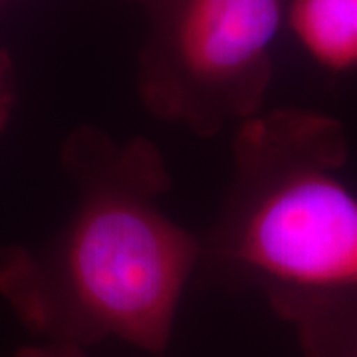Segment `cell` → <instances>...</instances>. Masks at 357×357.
<instances>
[{
	"label": "cell",
	"instance_id": "obj_3",
	"mask_svg": "<svg viewBox=\"0 0 357 357\" xmlns=\"http://www.w3.org/2000/svg\"><path fill=\"white\" fill-rule=\"evenodd\" d=\"M147 34L137 66L141 102L161 119L213 133L262 114L282 0H139Z\"/></svg>",
	"mask_w": 357,
	"mask_h": 357
},
{
	"label": "cell",
	"instance_id": "obj_2",
	"mask_svg": "<svg viewBox=\"0 0 357 357\" xmlns=\"http://www.w3.org/2000/svg\"><path fill=\"white\" fill-rule=\"evenodd\" d=\"M345 159L344 128L328 115L280 109L248 119L213 238V252L298 328L310 357H324L357 314V192Z\"/></svg>",
	"mask_w": 357,
	"mask_h": 357
},
{
	"label": "cell",
	"instance_id": "obj_6",
	"mask_svg": "<svg viewBox=\"0 0 357 357\" xmlns=\"http://www.w3.org/2000/svg\"><path fill=\"white\" fill-rule=\"evenodd\" d=\"M14 100V77L10 60L4 52H0V128L10 114Z\"/></svg>",
	"mask_w": 357,
	"mask_h": 357
},
{
	"label": "cell",
	"instance_id": "obj_5",
	"mask_svg": "<svg viewBox=\"0 0 357 357\" xmlns=\"http://www.w3.org/2000/svg\"><path fill=\"white\" fill-rule=\"evenodd\" d=\"M14 357H86V351L84 347L77 345L44 342V344L22 347L20 351L14 354Z\"/></svg>",
	"mask_w": 357,
	"mask_h": 357
},
{
	"label": "cell",
	"instance_id": "obj_4",
	"mask_svg": "<svg viewBox=\"0 0 357 357\" xmlns=\"http://www.w3.org/2000/svg\"><path fill=\"white\" fill-rule=\"evenodd\" d=\"M286 24L321 68H357V0H290Z\"/></svg>",
	"mask_w": 357,
	"mask_h": 357
},
{
	"label": "cell",
	"instance_id": "obj_7",
	"mask_svg": "<svg viewBox=\"0 0 357 357\" xmlns=\"http://www.w3.org/2000/svg\"><path fill=\"white\" fill-rule=\"evenodd\" d=\"M326 357H357V314L337 333Z\"/></svg>",
	"mask_w": 357,
	"mask_h": 357
},
{
	"label": "cell",
	"instance_id": "obj_1",
	"mask_svg": "<svg viewBox=\"0 0 357 357\" xmlns=\"http://www.w3.org/2000/svg\"><path fill=\"white\" fill-rule=\"evenodd\" d=\"M66 165L77 187L72 215L42 246L0 255V294L44 342L112 337L163 354L203 246L159 203L161 157L143 139L77 131Z\"/></svg>",
	"mask_w": 357,
	"mask_h": 357
}]
</instances>
